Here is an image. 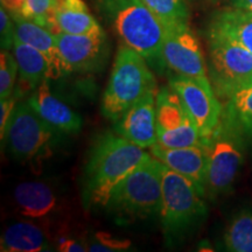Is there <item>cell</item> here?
Here are the masks:
<instances>
[{"mask_svg": "<svg viewBox=\"0 0 252 252\" xmlns=\"http://www.w3.org/2000/svg\"><path fill=\"white\" fill-rule=\"evenodd\" d=\"M151 153L116 132L100 134L91 147L83 175L82 200L86 209L104 208L110 194Z\"/></svg>", "mask_w": 252, "mask_h": 252, "instance_id": "obj_1", "label": "cell"}, {"mask_svg": "<svg viewBox=\"0 0 252 252\" xmlns=\"http://www.w3.org/2000/svg\"><path fill=\"white\" fill-rule=\"evenodd\" d=\"M97 6L124 45L139 53L154 71L162 74L167 68L162 58L165 27L143 0H98Z\"/></svg>", "mask_w": 252, "mask_h": 252, "instance_id": "obj_2", "label": "cell"}, {"mask_svg": "<svg viewBox=\"0 0 252 252\" xmlns=\"http://www.w3.org/2000/svg\"><path fill=\"white\" fill-rule=\"evenodd\" d=\"M152 70L139 53L126 45L119 47L102 97L104 117L115 123L145 96L158 91Z\"/></svg>", "mask_w": 252, "mask_h": 252, "instance_id": "obj_3", "label": "cell"}, {"mask_svg": "<svg viewBox=\"0 0 252 252\" xmlns=\"http://www.w3.org/2000/svg\"><path fill=\"white\" fill-rule=\"evenodd\" d=\"M163 163L152 154L112 190L105 207L118 220L157 216L162 202Z\"/></svg>", "mask_w": 252, "mask_h": 252, "instance_id": "obj_4", "label": "cell"}, {"mask_svg": "<svg viewBox=\"0 0 252 252\" xmlns=\"http://www.w3.org/2000/svg\"><path fill=\"white\" fill-rule=\"evenodd\" d=\"M204 196L193 182L163 165L160 222L167 243L181 242L206 220Z\"/></svg>", "mask_w": 252, "mask_h": 252, "instance_id": "obj_5", "label": "cell"}, {"mask_svg": "<svg viewBox=\"0 0 252 252\" xmlns=\"http://www.w3.org/2000/svg\"><path fill=\"white\" fill-rule=\"evenodd\" d=\"M245 145L243 133L223 110L219 124L207 139L206 197L209 200H216L232 190L244 162Z\"/></svg>", "mask_w": 252, "mask_h": 252, "instance_id": "obj_6", "label": "cell"}, {"mask_svg": "<svg viewBox=\"0 0 252 252\" xmlns=\"http://www.w3.org/2000/svg\"><path fill=\"white\" fill-rule=\"evenodd\" d=\"M209 76L216 96L228 100L252 84V54L237 41L213 28L208 31Z\"/></svg>", "mask_w": 252, "mask_h": 252, "instance_id": "obj_7", "label": "cell"}, {"mask_svg": "<svg viewBox=\"0 0 252 252\" xmlns=\"http://www.w3.org/2000/svg\"><path fill=\"white\" fill-rule=\"evenodd\" d=\"M56 131L28 100L20 102L15 106L6 128L5 145L13 159L21 162L33 161L49 153Z\"/></svg>", "mask_w": 252, "mask_h": 252, "instance_id": "obj_8", "label": "cell"}, {"mask_svg": "<svg viewBox=\"0 0 252 252\" xmlns=\"http://www.w3.org/2000/svg\"><path fill=\"white\" fill-rule=\"evenodd\" d=\"M156 113L158 144L166 147L207 146V140L169 86L158 90Z\"/></svg>", "mask_w": 252, "mask_h": 252, "instance_id": "obj_9", "label": "cell"}, {"mask_svg": "<svg viewBox=\"0 0 252 252\" xmlns=\"http://www.w3.org/2000/svg\"><path fill=\"white\" fill-rule=\"evenodd\" d=\"M168 86L178 94L186 111L207 140L219 124L223 111L212 83L174 72L168 78Z\"/></svg>", "mask_w": 252, "mask_h": 252, "instance_id": "obj_10", "label": "cell"}, {"mask_svg": "<svg viewBox=\"0 0 252 252\" xmlns=\"http://www.w3.org/2000/svg\"><path fill=\"white\" fill-rule=\"evenodd\" d=\"M163 27L162 58L166 67L175 74L210 82L202 49L188 24Z\"/></svg>", "mask_w": 252, "mask_h": 252, "instance_id": "obj_11", "label": "cell"}, {"mask_svg": "<svg viewBox=\"0 0 252 252\" xmlns=\"http://www.w3.org/2000/svg\"><path fill=\"white\" fill-rule=\"evenodd\" d=\"M56 42L65 68L69 72L100 71L109 58L108 41L104 31L91 34L56 33Z\"/></svg>", "mask_w": 252, "mask_h": 252, "instance_id": "obj_12", "label": "cell"}, {"mask_svg": "<svg viewBox=\"0 0 252 252\" xmlns=\"http://www.w3.org/2000/svg\"><path fill=\"white\" fill-rule=\"evenodd\" d=\"M157 93H150L128 109L113 124V130L123 138L143 149L157 144Z\"/></svg>", "mask_w": 252, "mask_h": 252, "instance_id": "obj_13", "label": "cell"}, {"mask_svg": "<svg viewBox=\"0 0 252 252\" xmlns=\"http://www.w3.org/2000/svg\"><path fill=\"white\" fill-rule=\"evenodd\" d=\"M150 153L172 171L189 179L206 197L207 146L166 147L157 143L150 147Z\"/></svg>", "mask_w": 252, "mask_h": 252, "instance_id": "obj_14", "label": "cell"}, {"mask_svg": "<svg viewBox=\"0 0 252 252\" xmlns=\"http://www.w3.org/2000/svg\"><path fill=\"white\" fill-rule=\"evenodd\" d=\"M14 23L15 36L23 42L27 43L45 56L48 63L47 77L49 80H59L68 74L64 62L56 42L55 33L48 28L28 20L18 13H9Z\"/></svg>", "mask_w": 252, "mask_h": 252, "instance_id": "obj_15", "label": "cell"}, {"mask_svg": "<svg viewBox=\"0 0 252 252\" xmlns=\"http://www.w3.org/2000/svg\"><path fill=\"white\" fill-rule=\"evenodd\" d=\"M48 80L46 77L41 81L36 89L33 90L28 102L41 117L58 131L67 133L78 132L83 124L81 116L50 91Z\"/></svg>", "mask_w": 252, "mask_h": 252, "instance_id": "obj_16", "label": "cell"}, {"mask_svg": "<svg viewBox=\"0 0 252 252\" xmlns=\"http://www.w3.org/2000/svg\"><path fill=\"white\" fill-rule=\"evenodd\" d=\"M13 197L19 213L30 219H41L56 207V196L49 185L42 181H26L14 188Z\"/></svg>", "mask_w": 252, "mask_h": 252, "instance_id": "obj_17", "label": "cell"}, {"mask_svg": "<svg viewBox=\"0 0 252 252\" xmlns=\"http://www.w3.org/2000/svg\"><path fill=\"white\" fill-rule=\"evenodd\" d=\"M56 33L91 34L103 31L83 0H58L55 11ZM55 33V34H56Z\"/></svg>", "mask_w": 252, "mask_h": 252, "instance_id": "obj_18", "label": "cell"}, {"mask_svg": "<svg viewBox=\"0 0 252 252\" xmlns=\"http://www.w3.org/2000/svg\"><path fill=\"white\" fill-rule=\"evenodd\" d=\"M2 252H41L49 250L43 230L31 222H18L9 225L1 235Z\"/></svg>", "mask_w": 252, "mask_h": 252, "instance_id": "obj_19", "label": "cell"}, {"mask_svg": "<svg viewBox=\"0 0 252 252\" xmlns=\"http://www.w3.org/2000/svg\"><path fill=\"white\" fill-rule=\"evenodd\" d=\"M209 28L224 33L252 54L251 13L235 7L220 9L214 15Z\"/></svg>", "mask_w": 252, "mask_h": 252, "instance_id": "obj_20", "label": "cell"}, {"mask_svg": "<svg viewBox=\"0 0 252 252\" xmlns=\"http://www.w3.org/2000/svg\"><path fill=\"white\" fill-rule=\"evenodd\" d=\"M12 52L17 60L21 82L26 83L31 90L36 89L41 81L47 77L48 63L46 58L39 50L20 41L17 36L14 39Z\"/></svg>", "mask_w": 252, "mask_h": 252, "instance_id": "obj_21", "label": "cell"}, {"mask_svg": "<svg viewBox=\"0 0 252 252\" xmlns=\"http://www.w3.org/2000/svg\"><path fill=\"white\" fill-rule=\"evenodd\" d=\"M223 110L237 125L247 143L252 141V84L236 91L225 100Z\"/></svg>", "mask_w": 252, "mask_h": 252, "instance_id": "obj_22", "label": "cell"}, {"mask_svg": "<svg viewBox=\"0 0 252 252\" xmlns=\"http://www.w3.org/2000/svg\"><path fill=\"white\" fill-rule=\"evenodd\" d=\"M226 250L232 252H252V212L236 215L224 232Z\"/></svg>", "mask_w": 252, "mask_h": 252, "instance_id": "obj_23", "label": "cell"}, {"mask_svg": "<svg viewBox=\"0 0 252 252\" xmlns=\"http://www.w3.org/2000/svg\"><path fill=\"white\" fill-rule=\"evenodd\" d=\"M163 26L188 24L189 12L186 0H143Z\"/></svg>", "mask_w": 252, "mask_h": 252, "instance_id": "obj_24", "label": "cell"}, {"mask_svg": "<svg viewBox=\"0 0 252 252\" xmlns=\"http://www.w3.org/2000/svg\"><path fill=\"white\" fill-rule=\"evenodd\" d=\"M58 0H25L18 14L56 33L55 11Z\"/></svg>", "mask_w": 252, "mask_h": 252, "instance_id": "obj_25", "label": "cell"}, {"mask_svg": "<svg viewBox=\"0 0 252 252\" xmlns=\"http://www.w3.org/2000/svg\"><path fill=\"white\" fill-rule=\"evenodd\" d=\"M18 63L11 50H1L0 54V98L5 99L13 94Z\"/></svg>", "mask_w": 252, "mask_h": 252, "instance_id": "obj_26", "label": "cell"}, {"mask_svg": "<svg viewBox=\"0 0 252 252\" xmlns=\"http://www.w3.org/2000/svg\"><path fill=\"white\" fill-rule=\"evenodd\" d=\"M131 242L128 239L117 238L109 232L98 231L94 234L93 242L88 245V251L91 252H115L125 251L130 249Z\"/></svg>", "mask_w": 252, "mask_h": 252, "instance_id": "obj_27", "label": "cell"}, {"mask_svg": "<svg viewBox=\"0 0 252 252\" xmlns=\"http://www.w3.org/2000/svg\"><path fill=\"white\" fill-rule=\"evenodd\" d=\"M0 39L1 50H12L15 39L14 23L9 12L2 5L0 7Z\"/></svg>", "mask_w": 252, "mask_h": 252, "instance_id": "obj_28", "label": "cell"}, {"mask_svg": "<svg viewBox=\"0 0 252 252\" xmlns=\"http://www.w3.org/2000/svg\"><path fill=\"white\" fill-rule=\"evenodd\" d=\"M18 98L19 94H14L8 98L0 99V138H1V141L5 138L6 128H7L12 113L18 104Z\"/></svg>", "mask_w": 252, "mask_h": 252, "instance_id": "obj_29", "label": "cell"}, {"mask_svg": "<svg viewBox=\"0 0 252 252\" xmlns=\"http://www.w3.org/2000/svg\"><path fill=\"white\" fill-rule=\"evenodd\" d=\"M59 251L62 252H84L88 251V247L83 242L77 241L70 237H60L58 238V244H56Z\"/></svg>", "mask_w": 252, "mask_h": 252, "instance_id": "obj_30", "label": "cell"}, {"mask_svg": "<svg viewBox=\"0 0 252 252\" xmlns=\"http://www.w3.org/2000/svg\"><path fill=\"white\" fill-rule=\"evenodd\" d=\"M24 2L25 0H1V5L5 6L9 13H19Z\"/></svg>", "mask_w": 252, "mask_h": 252, "instance_id": "obj_31", "label": "cell"}, {"mask_svg": "<svg viewBox=\"0 0 252 252\" xmlns=\"http://www.w3.org/2000/svg\"><path fill=\"white\" fill-rule=\"evenodd\" d=\"M232 7L252 14V0H231Z\"/></svg>", "mask_w": 252, "mask_h": 252, "instance_id": "obj_32", "label": "cell"}]
</instances>
